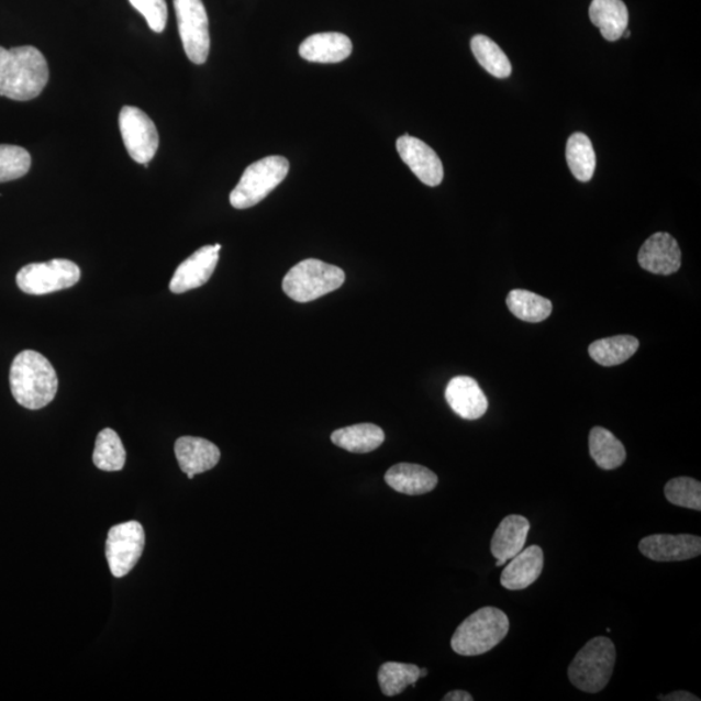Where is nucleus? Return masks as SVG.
I'll return each instance as SVG.
<instances>
[{
    "mask_svg": "<svg viewBox=\"0 0 701 701\" xmlns=\"http://www.w3.org/2000/svg\"><path fill=\"white\" fill-rule=\"evenodd\" d=\"M48 77L46 57L38 48L0 47V97L27 102L41 96Z\"/></svg>",
    "mask_w": 701,
    "mask_h": 701,
    "instance_id": "f257e3e1",
    "label": "nucleus"
},
{
    "mask_svg": "<svg viewBox=\"0 0 701 701\" xmlns=\"http://www.w3.org/2000/svg\"><path fill=\"white\" fill-rule=\"evenodd\" d=\"M10 385L12 396L21 407L37 411L53 402L59 379L45 356L37 350L25 349L14 357Z\"/></svg>",
    "mask_w": 701,
    "mask_h": 701,
    "instance_id": "f03ea898",
    "label": "nucleus"
},
{
    "mask_svg": "<svg viewBox=\"0 0 701 701\" xmlns=\"http://www.w3.org/2000/svg\"><path fill=\"white\" fill-rule=\"evenodd\" d=\"M510 632V620L503 611L493 607H485L471 613L456 628L450 647L460 656H479L488 654L502 642Z\"/></svg>",
    "mask_w": 701,
    "mask_h": 701,
    "instance_id": "7ed1b4c3",
    "label": "nucleus"
},
{
    "mask_svg": "<svg viewBox=\"0 0 701 701\" xmlns=\"http://www.w3.org/2000/svg\"><path fill=\"white\" fill-rule=\"evenodd\" d=\"M616 663V647L607 636H597L586 645L571 661L569 681L578 690L597 693L607 688Z\"/></svg>",
    "mask_w": 701,
    "mask_h": 701,
    "instance_id": "20e7f679",
    "label": "nucleus"
},
{
    "mask_svg": "<svg viewBox=\"0 0 701 701\" xmlns=\"http://www.w3.org/2000/svg\"><path fill=\"white\" fill-rule=\"evenodd\" d=\"M346 281L345 271L318 259L297 264L285 276V294L299 303H309L341 288Z\"/></svg>",
    "mask_w": 701,
    "mask_h": 701,
    "instance_id": "39448f33",
    "label": "nucleus"
},
{
    "mask_svg": "<svg viewBox=\"0 0 701 701\" xmlns=\"http://www.w3.org/2000/svg\"><path fill=\"white\" fill-rule=\"evenodd\" d=\"M290 163L283 156H267L247 167L241 181L231 194V204L237 210H247L266 199L286 176Z\"/></svg>",
    "mask_w": 701,
    "mask_h": 701,
    "instance_id": "423d86ee",
    "label": "nucleus"
},
{
    "mask_svg": "<svg viewBox=\"0 0 701 701\" xmlns=\"http://www.w3.org/2000/svg\"><path fill=\"white\" fill-rule=\"evenodd\" d=\"M81 269L67 259L33 263L20 269L16 283L29 296H46L80 282Z\"/></svg>",
    "mask_w": 701,
    "mask_h": 701,
    "instance_id": "0eeeda50",
    "label": "nucleus"
},
{
    "mask_svg": "<svg viewBox=\"0 0 701 701\" xmlns=\"http://www.w3.org/2000/svg\"><path fill=\"white\" fill-rule=\"evenodd\" d=\"M178 32L190 62L202 66L209 59L210 23L202 0H174Z\"/></svg>",
    "mask_w": 701,
    "mask_h": 701,
    "instance_id": "6e6552de",
    "label": "nucleus"
},
{
    "mask_svg": "<svg viewBox=\"0 0 701 701\" xmlns=\"http://www.w3.org/2000/svg\"><path fill=\"white\" fill-rule=\"evenodd\" d=\"M119 125L132 159L138 164L152 162L160 142L154 121L137 107L125 105L120 112Z\"/></svg>",
    "mask_w": 701,
    "mask_h": 701,
    "instance_id": "1a4fd4ad",
    "label": "nucleus"
},
{
    "mask_svg": "<svg viewBox=\"0 0 701 701\" xmlns=\"http://www.w3.org/2000/svg\"><path fill=\"white\" fill-rule=\"evenodd\" d=\"M145 541V531L137 521H129L110 528L105 556L113 577L121 578L131 574L141 559Z\"/></svg>",
    "mask_w": 701,
    "mask_h": 701,
    "instance_id": "9d476101",
    "label": "nucleus"
},
{
    "mask_svg": "<svg viewBox=\"0 0 701 701\" xmlns=\"http://www.w3.org/2000/svg\"><path fill=\"white\" fill-rule=\"evenodd\" d=\"M639 550L657 563L686 561L701 554V538L690 534H654L641 541Z\"/></svg>",
    "mask_w": 701,
    "mask_h": 701,
    "instance_id": "9b49d317",
    "label": "nucleus"
},
{
    "mask_svg": "<svg viewBox=\"0 0 701 701\" xmlns=\"http://www.w3.org/2000/svg\"><path fill=\"white\" fill-rule=\"evenodd\" d=\"M397 149L399 156L402 157V160L422 183L432 186V188L441 185L445 170H443L439 156L436 155L431 146H427L425 142L419 138L405 134L403 137L398 138Z\"/></svg>",
    "mask_w": 701,
    "mask_h": 701,
    "instance_id": "f8f14e48",
    "label": "nucleus"
},
{
    "mask_svg": "<svg viewBox=\"0 0 701 701\" xmlns=\"http://www.w3.org/2000/svg\"><path fill=\"white\" fill-rule=\"evenodd\" d=\"M220 249L221 245L204 246L188 257L171 277L170 291L175 294H183L209 282L218 267Z\"/></svg>",
    "mask_w": 701,
    "mask_h": 701,
    "instance_id": "ddd939ff",
    "label": "nucleus"
},
{
    "mask_svg": "<svg viewBox=\"0 0 701 701\" xmlns=\"http://www.w3.org/2000/svg\"><path fill=\"white\" fill-rule=\"evenodd\" d=\"M639 266L654 275L670 276L681 268L682 253L678 242L668 233H656L643 243Z\"/></svg>",
    "mask_w": 701,
    "mask_h": 701,
    "instance_id": "4468645a",
    "label": "nucleus"
},
{
    "mask_svg": "<svg viewBox=\"0 0 701 701\" xmlns=\"http://www.w3.org/2000/svg\"><path fill=\"white\" fill-rule=\"evenodd\" d=\"M450 410L464 420H478L488 411L489 402L475 378L459 376L450 379L446 389Z\"/></svg>",
    "mask_w": 701,
    "mask_h": 701,
    "instance_id": "2eb2a0df",
    "label": "nucleus"
},
{
    "mask_svg": "<svg viewBox=\"0 0 701 701\" xmlns=\"http://www.w3.org/2000/svg\"><path fill=\"white\" fill-rule=\"evenodd\" d=\"M175 454L181 470L190 479L216 467L221 457L216 445L197 436H181L177 439Z\"/></svg>",
    "mask_w": 701,
    "mask_h": 701,
    "instance_id": "dca6fc26",
    "label": "nucleus"
},
{
    "mask_svg": "<svg viewBox=\"0 0 701 701\" xmlns=\"http://www.w3.org/2000/svg\"><path fill=\"white\" fill-rule=\"evenodd\" d=\"M531 522L519 514H511L500 522L491 541V554L497 559V567H502L525 547Z\"/></svg>",
    "mask_w": 701,
    "mask_h": 701,
    "instance_id": "f3484780",
    "label": "nucleus"
},
{
    "mask_svg": "<svg viewBox=\"0 0 701 701\" xmlns=\"http://www.w3.org/2000/svg\"><path fill=\"white\" fill-rule=\"evenodd\" d=\"M543 565H545V556H543V549L539 546L522 549L507 565L502 576H500V583L507 590H525L541 577Z\"/></svg>",
    "mask_w": 701,
    "mask_h": 701,
    "instance_id": "a211bd4d",
    "label": "nucleus"
},
{
    "mask_svg": "<svg viewBox=\"0 0 701 701\" xmlns=\"http://www.w3.org/2000/svg\"><path fill=\"white\" fill-rule=\"evenodd\" d=\"M385 481L397 492L416 497L433 491L438 485V477L422 465L402 463L386 471Z\"/></svg>",
    "mask_w": 701,
    "mask_h": 701,
    "instance_id": "6ab92c4d",
    "label": "nucleus"
},
{
    "mask_svg": "<svg viewBox=\"0 0 701 701\" xmlns=\"http://www.w3.org/2000/svg\"><path fill=\"white\" fill-rule=\"evenodd\" d=\"M299 54L312 63H341L353 54V42L342 33H318L300 45Z\"/></svg>",
    "mask_w": 701,
    "mask_h": 701,
    "instance_id": "aec40b11",
    "label": "nucleus"
},
{
    "mask_svg": "<svg viewBox=\"0 0 701 701\" xmlns=\"http://www.w3.org/2000/svg\"><path fill=\"white\" fill-rule=\"evenodd\" d=\"M590 20L607 41H619L627 29L628 11L622 0H592Z\"/></svg>",
    "mask_w": 701,
    "mask_h": 701,
    "instance_id": "412c9836",
    "label": "nucleus"
},
{
    "mask_svg": "<svg viewBox=\"0 0 701 701\" xmlns=\"http://www.w3.org/2000/svg\"><path fill=\"white\" fill-rule=\"evenodd\" d=\"M332 442L348 453L368 454L382 446L385 433L375 424H357L335 431Z\"/></svg>",
    "mask_w": 701,
    "mask_h": 701,
    "instance_id": "4be33fe9",
    "label": "nucleus"
},
{
    "mask_svg": "<svg viewBox=\"0 0 701 701\" xmlns=\"http://www.w3.org/2000/svg\"><path fill=\"white\" fill-rule=\"evenodd\" d=\"M590 455L599 468L613 470L626 460L624 445L604 427H593L589 438Z\"/></svg>",
    "mask_w": 701,
    "mask_h": 701,
    "instance_id": "5701e85b",
    "label": "nucleus"
},
{
    "mask_svg": "<svg viewBox=\"0 0 701 701\" xmlns=\"http://www.w3.org/2000/svg\"><path fill=\"white\" fill-rule=\"evenodd\" d=\"M638 348L639 341L632 335H616L591 343L589 354L593 361L603 367H616L631 359Z\"/></svg>",
    "mask_w": 701,
    "mask_h": 701,
    "instance_id": "b1692460",
    "label": "nucleus"
},
{
    "mask_svg": "<svg viewBox=\"0 0 701 701\" xmlns=\"http://www.w3.org/2000/svg\"><path fill=\"white\" fill-rule=\"evenodd\" d=\"M508 309L526 323H542L553 313V303L535 292L527 290H512L507 297Z\"/></svg>",
    "mask_w": 701,
    "mask_h": 701,
    "instance_id": "393cba45",
    "label": "nucleus"
},
{
    "mask_svg": "<svg viewBox=\"0 0 701 701\" xmlns=\"http://www.w3.org/2000/svg\"><path fill=\"white\" fill-rule=\"evenodd\" d=\"M567 162L578 181L589 182L597 168V156L588 135L575 133L567 143Z\"/></svg>",
    "mask_w": 701,
    "mask_h": 701,
    "instance_id": "a878e982",
    "label": "nucleus"
},
{
    "mask_svg": "<svg viewBox=\"0 0 701 701\" xmlns=\"http://www.w3.org/2000/svg\"><path fill=\"white\" fill-rule=\"evenodd\" d=\"M420 668L414 664L385 663L378 670V683L385 697H397L408 686H414L421 678Z\"/></svg>",
    "mask_w": 701,
    "mask_h": 701,
    "instance_id": "bb28decb",
    "label": "nucleus"
},
{
    "mask_svg": "<svg viewBox=\"0 0 701 701\" xmlns=\"http://www.w3.org/2000/svg\"><path fill=\"white\" fill-rule=\"evenodd\" d=\"M471 53L485 70L497 78H507L512 74V64L503 49L486 35H475L470 41Z\"/></svg>",
    "mask_w": 701,
    "mask_h": 701,
    "instance_id": "cd10ccee",
    "label": "nucleus"
},
{
    "mask_svg": "<svg viewBox=\"0 0 701 701\" xmlns=\"http://www.w3.org/2000/svg\"><path fill=\"white\" fill-rule=\"evenodd\" d=\"M92 461L98 469L104 471H119L125 467L126 453L123 442L112 429H104L98 434Z\"/></svg>",
    "mask_w": 701,
    "mask_h": 701,
    "instance_id": "c85d7f7f",
    "label": "nucleus"
},
{
    "mask_svg": "<svg viewBox=\"0 0 701 701\" xmlns=\"http://www.w3.org/2000/svg\"><path fill=\"white\" fill-rule=\"evenodd\" d=\"M664 493L671 504L701 511V483L697 479L690 477L670 479L665 485Z\"/></svg>",
    "mask_w": 701,
    "mask_h": 701,
    "instance_id": "c756f323",
    "label": "nucleus"
},
{
    "mask_svg": "<svg viewBox=\"0 0 701 701\" xmlns=\"http://www.w3.org/2000/svg\"><path fill=\"white\" fill-rule=\"evenodd\" d=\"M32 167V156L25 148L0 145V183L19 180Z\"/></svg>",
    "mask_w": 701,
    "mask_h": 701,
    "instance_id": "7c9ffc66",
    "label": "nucleus"
},
{
    "mask_svg": "<svg viewBox=\"0 0 701 701\" xmlns=\"http://www.w3.org/2000/svg\"><path fill=\"white\" fill-rule=\"evenodd\" d=\"M155 33H163L167 26L168 7L166 0H129Z\"/></svg>",
    "mask_w": 701,
    "mask_h": 701,
    "instance_id": "2f4dec72",
    "label": "nucleus"
},
{
    "mask_svg": "<svg viewBox=\"0 0 701 701\" xmlns=\"http://www.w3.org/2000/svg\"><path fill=\"white\" fill-rule=\"evenodd\" d=\"M665 701H699L700 699L688 691H676L669 693L667 697H659Z\"/></svg>",
    "mask_w": 701,
    "mask_h": 701,
    "instance_id": "473e14b6",
    "label": "nucleus"
},
{
    "mask_svg": "<svg viewBox=\"0 0 701 701\" xmlns=\"http://www.w3.org/2000/svg\"><path fill=\"white\" fill-rule=\"evenodd\" d=\"M443 701H474V697L467 691L456 690L447 693Z\"/></svg>",
    "mask_w": 701,
    "mask_h": 701,
    "instance_id": "72a5a7b5",
    "label": "nucleus"
},
{
    "mask_svg": "<svg viewBox=\"0 0 701 701\" xmlns=\"http://www.w3.org/2000/svg\"><path fill=\"white\" fill-rule=\"evenodd\" d=\"M420 675H421V678L426 677L427 676V669H421L420 670Z\"/></svg>",
    "mask_w": 701,
    "mask_h": 701,
    "instance_id": "f704fd0d",
    "label": "nucleus"
}]
</instances>
